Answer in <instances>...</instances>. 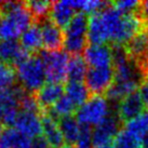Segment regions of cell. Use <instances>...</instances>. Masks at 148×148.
Returning <instances> with one entry per match:
<instances>
[{"instance_id":"6da1fadb","label":"cell","mask_w":148,"mask_h":148,"mask_svg":"<svg viewBox=\"0 0 148 148\" xmlns=\"http://www.w3.org/2000/svg\"><path fill=\"white\" fill-rule=\"evenodd\" d=\"M33 17L24 2H0V38L3 40H16L30 25Z\"/></svg>"},{"instance_id":"7a4b0ae2","label":"cell","mask_w":148,"mask_h":148,"mask_svg":"<svg viewBox=\"0 0 148 148\" xmlns=\"http://www.w3.org/2000/svg\"><path fill=\"white\" fill-rule=\"evenodd\" d=\"M15 69L17 82L26 92L35 94L45 84L47 76L45 64L39 54H33Z\"/></svg>"},{"instance_id":"3957f363","label":"cell","mask_w":148,"mask_h":148,"mask_svg":"<svg viewBox=\"0 0 148 148\" xmlns=\"http://www.w3.org/2000/svg\"><path fill=\"white\" fill-rule=\"evenodd\" d=\"M88 26L89 17L82 12L75 14L65 29L64 47L66 53L71 56L80 55L88 45Z\"/></svg>"},{"instance_id":"277c9868","label":"cell","mask_w":148,"mask_h":148,"mask_svg":"<svg viewBox=\"0 0 148 148\" xmlns=\"http://www.w3.org/2000/svg\"><path fill=\"white\" fill-rule=\"evenodd\" d=\"M110 106L108 99L104 95L91 96L90 99L79 107L76 119L82 125H97L101 123L109 114Z\"/></svg>"},{"instance_id":"5b68a950","label":"cell","mask_w":148,"mask_h":148,"mask_svg":"<svg viewBox=\"0 0 148 148\" xmlns=\"http://www.w3.org/2000/svg\"><path fill=\"white\" fill-rule=\"evenodd\" d=\"M42 62L45 64V76L48 82L62 83L67 79V66L69 62V55L65 51H41Z\"/></svg>"},{"instance_id":"8992f818","label":"cell","mask_w":148,"mask_h":148,"mask_svg":"<svg viewBox=\"0 0 148 148\" xmlns=\"http://www.w3.org/2000/svg\"><path fill=\"white\" fill-rule=\"evenodd\" d=\"M121 127H122V122L119 119L117 108L114 109V111L109 110V114L107 115L106 118L101 123L97 124L92 131L93 146L99 147L103 145L111 144L116 135L122 130Z\"/></svg>"},{"instance_id":"52a82bcc","label":"cell","mask_w":148,"mask_h":148,"mask_svg":"<svg viewBox=\"0 0 148 148\" xmlns=\"http://www.w3.org/2000/svg\"><path fill=\"white\" fill-rule=\"evenodd\" d=\"M114 80H115L114 66L102 67V68H90L88 69L84 78L86 86L91 93V96L106 94Z\"/></svg>"},{"instance_id":"ba28073f","label":"cell","mask_w":148,"mask_h":148,"mask_svg":"<svg viewBox=\"0 0 148 148\" xmlns=\"http://www.w3.org/2000/svg\"><path fill=\"white\" fill-rule=\"evenodd\" d=\"M32 55L16 40H0V62L12 66L13 68L26 62Z\"/></svg>"},{"instance_id":"9c48e42d","label":"cell","mask_w":148,"mask_h":148,"mask_svg":"<svg viewBox=\"0 0 148 148\" xmlns=\"http://www.w3.org/2000/svg\"><path fill=\"white\" fill-rule=\"evenodd\" d=\"M40 26L42 37V47L45 51H60L62 50L65 36L63 30L55 24L50 17L45 18L40 23H37Z\"/></svg>"},{"instance_id":"30bf717a","label":"cell","mask_w":148,"mask_h":148,"mask_svg":"<svg viewBox=\"0 0 148 148\" xmlns=\"http://www.w3.org/2000/svg\"><path fill=\"white\" fill-rule=\"evenodd\" d=\"M144 111H146V109L137 90L123 97L118 103V107H117V112L122 123H127L129 121H131L134 118L142 115Z\"/></svg>"},{"instance_id":"8fae6325","label":"cell","mask_w":148,"mask_h":148,"mask_svg":"<svg viewBox=\"0 0 148 148\" xmlns=\"http://www.w3.org/2000/svg\"><path fill=\"white\" fill-rule=\"evenodd\" d=\"M83 58L91 68H102L112 66L110 45H89L83 51Z\"/></svg>"},{"instance_id":"7c38bea8","label":"cell","mask_w":148,"mask_h":148,"mask_svg":"<svg viewBox=\"0 0 148 148\" xmlns=\"http://www.w3.org/2000/svg\"><path fill=\"white\" fill-rule=\"evenodd\" d=\"M14 127L15 130L21 132L24 135L28 136L29 138L30 137L35 138L39 135H42L41 118L38 114L20 111Z\"/></svg>"},{"instance_id":"4fadbf2b","label":"cell","mask_w":148,"mask_h":148,"mask_svg":"<svg viewBox=\"0 0 148 148\" xmlns=\"http://www.w3.org/2000/svg\"><path fill=\"white\" fill-rule=\"evenodd\" d=\"M65 92L62 83L48 82L42 86L39 91L35 93V97L38 105L41 109V114L48 108H51L54 104L61 99Z\"/></svg>"},{"instance_id":"5bb4252c","label":"cell","mask_w":148,"mask_h":148,"mask_svg":"<svg viewBox=\"0 0 148 148\" xmlns=\"http://www.w3.org/2000/svg\"><path fill=\"white\" fill-rule=\"evenodd\" d=\"M88 41L90 45H106L109 41V35L101 13L92 14L89 18Z\"/></svg>"},{"instance_id":"9a60e30c","label":"cell","mask_w":148,"mask_h":148,"mask_svg":"<svg viewBox=\"0 0 148 148\" xmlns=\"http://www.w3.org/2000/svg\"><path fill=\"white\" fill-rule=\"evenodd\" d=\"M40 118L42 124V133L51 148L63 147L65 145V140L62 135V132L60 130L58 120L52 119L45 114H42Z\"/></svg>"},{"instance_id":"2e32d148","label":"cell","mask_w":148,"mask_h":148,"mask_svg":"<svg viewBox=\"0 0 148 148\" xmlns=\"http://www.w3.org/2000/svg\"><path fill=\"white\" fill-rule=\"evenodd\" d=\"M76 11L71 7L70 1H53L52 8L50 12V18L58 25L60 28H66L73 17L76 14Z\"/></svg>"},{"instance_id":"e0dca14e","label":"cell","mask_w":148,"mask_h":148,"mask_svg":"<svg viewBox=\"0 0 148 148\" xmlns=\"http://www.w3.org/2000/svg\"><path fill=\"white\" fill-rule=\"evenodd\" d=\"M21 45L23 49L36 54L42 47V37L40 26L37 23H33L21 35Z\"/></svg>"},{"instance_id":"ac0fdd59","label":"cell","mask_w":148,"mask_h":148,"mask_svg":"<svg viewBox=\"0 0 148 148\" xmlns=\"http://www.w3.org/2000/svg\"><path fill=\"white\" fill-rule=\"evenodd\" d=\"M58 127L62 132V135L66 144H76L79 136V132H80V123L74 116H67V117L61 118L58 120Z\"/></svg>"},{"instance_id":"d6986e66","label":"cell","mask_w":148,"mask_h":148,"mask_svg":"<svg viewBox=\"0 0 148 148\" xmlns=\"http://www.w3.org/2000/svg\"><path fill=\"white\" fill-rule=\"evenodd\" d=\"M88 73V64L81 55L69 58L67 66L68 82H82Z\"/></svg>"},{"instance_id":"ffe728a7","label":"cell","mask_w":148,"mask_h":148,"mask_svg":"<svg viewBox=\"0 0 148 148\" xmlns=\"http://www.w3.org/2000/svg\"><path fill=\"white\" fill-rule=\"evenodd\" d=\"M65 92L66 96L77 108L82 106L91 97V93L82 82H68L65 86Z\"/></svg>"},{"instance_id":"44dd1931","label":"cell","mask_w":148,"mask_h":148,"mask_svg":"<svg viewBox=\"0 0 148 148\" xmlns=\"http://www.w3.org/2000/svg\"><path fill=\"white\" fill-rule=\"evenodd\" d=\"M52 2L53 1H47V0H32L24 2V4L33 17L34 23H40L49 17L52 8Z\"/></svg>"},{"instance_id":"7402d4cb","label":"cell","mask_w":148,"mask_h":148,"mask_svg":"<svg viewBox=\"0 0 148 148\" xmlns=\"http://www.w3.org/2000/svg\"><path fill=\"white\" fill-rule=\"evenodd\" d=\"M125 130L140 142L142 138L148 133V111H144L138 117L127 122Z\"/></svg>"},{"instance_id":"603a6c76","label":"cell","mask_w":148,"mask_h":148,"mask_svg":"<svg viewBox=\"0 0 148 148\" xmlns=\"http://www.w3.org/2000/svg\"><path fill=\"white\" fill-rule=\"evenodd\" d=\"M140 146V142L127 130L121 131L114 138V147L115 148H137Z\"/></svg>"},{"instance_id":"cb8c5ba5","label":"cell","mask_w":148,"mask_h":148,"mask_svg":"<svg viewBox=\"0 0 148 148\" xmlns=\"http://www.w3.org/2000/svg\"><path fill=\"white\" fill-rule=\"evenodd\" d=\"M16 83V73L12 66L0 62V90L9 89Z\"/></svg>"},{"instance_id":"d4e9b609","label":"cell","mask_w":148,"mask_h":148,"mask_svg":"<svg viewBox=\"0 0 148 148\" xmlns=\"http://www.w3.org/2000/svg\"><path fill=\"white\" fill-rule=\"evenodd\" d=\"M76 148H93L91 127L80 124V132L76 142Z\"/></svg>"},{"instance_id":"484cf974","label":"cell","mask_w":148,"mask_h":148,"mask_svg":"<svg viewBox=\"0 0 148 148\" xmlns=\"http://www.w3.org/2000/svg\"><path fill=\"white\" fill-rule=\"evenodd\" d=\"M112 7H115L122 14H131L138 11L140 1L136 0H119L116 2H111Z\"/></svg>"},{"instance_id":"4316f807","label":"cell","mask_w":148,"mask_h":148,"mask_svg":"<svg viewBox=\"0 0 148 148\" xmlns=\"http://www.w3.org/2000/svg\"><path fill=\"white\" fill-rule=\"evenodd\" d=\"M138 93L140 95V99L143 101V104L145 106V109L148 111V79L142 82L138 86Z\"/></svg>"},{"instance_id":"83f0119b","label":"cell","mask_w":148,"mask_h":148,"mask_svg":"<svg viewBox=\"0 0 148 148\" xmlns=\"http://www.w3.org/2000/svg\"><path fill=\"white\" fill-rule=\"evenodd\" d=\"M32 148H51L43 135H39L32 140Z\"/></svg>"},{"instance_id":"f1b7e54d","label":"cell","mask_w":148,"mask_h":148,"mask_svg":"<svg viewBox=\"0 0 148 148\" xmlns=\"http://www.w3.org/2000/svg\"><path fill=\"white\" fill-rule=\"evenodd\" d=\"M140 146H142V148H148V133L142 138V140H140Z\"/></svg>"},{"instance_id":"f546056e","label":"cell","mask_w":148,"mask_h":148,"mask_svg":"<svg viewBox=\"0 0 148 148\" xmlns=\"http://www.w3.org/2000/svg\"><path fill=\"white\" fill-rule=\"evenodd\" d=\"M95 148H115L112 144H108V145H103V146H99V147Z\"/></svg>"},{"instance_id":"4dcf8cb0","label":"cell","mask_w":148,"mask_h":148,"mask_svg":"<svg viewBox=\"0 0 148 148\" xmlns=\"http://www.w3.org/2000/svg\"><path fill=\"white\" fill-rule=\"evenodd\" d=\"M61 148H76L75 146H73V145H64L63 147H61Z\"/></svg>"},{"instance_id":"1f68e13d","label":"cell","mask_w":148,"mask_h":148,"mask_svg":"<svg viewBox=\"0 0 148 148\" xmlns=\"http://www.w3.org/2000/svg\"><path fill=\"white\" fill-rule=\"evenodd\" d=\"M146 34H147V39H148V23H147V28H146Z\"/></svg>"},{"instance_id":"d6a6232c","label":"cell","mask_w":148,"mask_h":148,"mask_svg":"<svg viewBox=\"0 0 148 148\" xmlns=\"http://www.w3.org/2000/svg\"><path fill=\"white\" fill-rule=\"evenodd\" d=\"M137 148H142V146H140V147H137Z\"/></svg>"}]
</instances>
